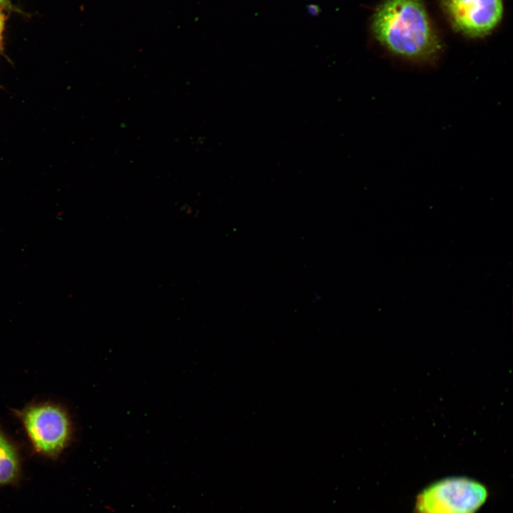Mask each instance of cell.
Segmentation results:
<instances>
[{
	"mask_svg": "<svg viewBox=\"0 0 513 513\" xmlns=\"http://www.w3.org/2000/svg\"><path fill=\"white\" fill-rule=\"evenodd\" d=\"M0 12H1V11H0Z\"/></svg>",
	"mask_w": 513,
	"mask_h": 513,
	"instance_id": "ba28073f",
	"label": "cell"
},
{
	"mask_svg": "<svg viewBox=\"0 0 513 513\" xmlns=\"http://www.w3.org/2000/svg\"><path fill=\"white\" fill-rule=\"evenodd\" d=\"M454 28L470 37L489 34L501 20L502 0H440Z\"/></svg>",
	"mask_w": 513,
	"mask_h": 513,
	"instance_id": "277c9868",
	"label": "cell"
},
{
	"mask_svg": "<svg viewBox=\"0 0 513 513\" xmlns=\"http://www.w3.org/2000/svg\"><path fill=\"white\" fill-rule=\"evenodd\" d=\"M10 6V0H0V8H9Z\"/></svg>",
	"mask_w": 513,
	"mask_h": 513,
	"instance_id": "52a82bcc",
	"label": "cell"
},
{
	"mask_svg": "<svg viewBox=\"0 0 513 513\" xmlns=\"http://www.w3.org/2000/svg\"><path fill=\"white\" fill-rule=\"evenodd\" d=\"M376 40L393 54L423 61L441 50L423 0H385L372 19Z\"/></svg>",
	"mask_w": 513,
	"mask_h": 513,
	"instance_id": "6da1fadb",
	"label": "cell"
},
{
	"mask_svg": "<svg viewBox=\"0 0 513 513\" xmlns=\"http://www.w3.org/2000/svg\"><path fill=\"white\" fill-rule=\"evenodd\" d=\"M16 414L33 450L38 454L56 458L68 447L73 426L68 412L52 403L29 405Z\"/></svg>",
	"mask_w": 513,
	"mask_h": 513,
	"instance_id": "7a4b0ae2",
	"label": "cell"
},
{
	"mask_svg": "<svg viewBox=\"0 0 513 513\" xmlns=\"http://www.w3.org/2000/svg\"><path fill=\"white\" fill-rule=\"evenodd\" d=\"M20 474L21 461L17 448L0 429V486L15 483Z\"/></svg>",
	"mask_w": 513,
	"mask_h": 513,
	"instance_id": "5b68a950",
	"label": "cell"
},
{
	"mask_svg": "<svg viewBox=\"0 0 513 513\" xmlns=\"http://www.w3.org/2000/svg\"><path fill=\"white\" fill-rule=\"evenodd\" d=\"M488 497L486 487L463 477L445 478L428 486L416 497L415 513H476Z\"/></svg>",
	"mask_w": 513,
	"mask_h": 513,
	"instance_id": "3957f363",
	"label": "cell"
},
{
	"mask_svg": "<svg viewBox=\"0 0 513 513\" xmlns=\"http://www.w3.org/2000/svg\"><path fill=\"white\" fill-rule=\"evenodd\" d=\"M4 29V16L1 12H0V53L4 50L3 44V33Z\"/></svg>",
	"mask_w": 513,
	"mask_h": 513,
	"instance_id": "8992f818",
	"label": "cell"
}]
</instances>
